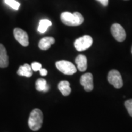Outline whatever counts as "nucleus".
<instances>
[{
	"instance_id": "obj_1",
	"label": "nucleus",
	"mask_w": 132,
	"mask_h": 132,
	"mask_svg": "<svg viewBox=\"0 0 132 132\" xmlns=\"http://www.w3.org/2000/svg\"><path fill=\"white\" fill-rule=\"evenodd\" d=\"M61 20L64 24L70 26H79L84 21L83 16L78 12L73 14L69 12L62 13L61 15Z\"/></svg>"
},
{
	"instance_id": "obj_2",
	"label": "nucleus",
	"mask_w": 132,
	"mask_h": 132,
	"mask_svg": "<svg viewBox=\"0 0 132 132\" xmlns=\"http://www.w3.org/2000/svg\"><path fill=\"white\" fill-rule=\"evenodd\" d=\"M43 113L40 110L35 108L31 112L28 119L29 127L32 131H37L41 128L43 123Z\"/></svg>"
},
{
	"instance_id": "obj_3",
	"label": "nucleus",
	"mask_w": 132,
	"mask_h": 132,
	"mask_svg": "<svg viewBox=\"0 0 132 132\" xmlns=\"http://www.w3.org/2000/svg\"><path fill=\"white\" fill-rule=\"evenodd\" d=\"M57 69L65 75H73L77 72V68L72 62L62 60L56 62Z\"/></svg>"
},
{
	"instance_id": "obj_4",
	"label": "nucleus",
	"mask_w": 132,
	"mask_h": 132,
	"mask_svg": "<svg viewBox=\"0 0 132 132\" xmlns=\"http://www.w3.org/2000/svg\"><path fill=\"white\" fill-rule=\"evenodd\" d=\"M92 43V38L90 36L85 35L77 39L74 42V46L77 51L82 52L91 47Z\"/></svg>"
},
{
	"instance_id": "obj_5",
	"label": "nucleus",
	"mask_w": 132,
	"mask_h": 132,
	"mask_svg": "<svg viewBox=\"0 0 132 132\" xmlns=\"http://www.w3.org/2000/svg\"><path fill=\"white\" fill-rule=\"evenodd\" d=\"M108 81L115 88L120 89L123 86V81L120 72L116 70L110 71L108 75Z\"/></svg>"
},
{
	"instance_id": "obj_6",
	"label": "nucleus",
	"mask_w": 132,
	"mask_h": 132,
	"mask_svg": "<svg viewBox=\"0 0 132 132\" xmlns=\"http://www.w3.org/2000/svg\"><path fill=\"white\" fill-rule=\"evenodd\" d=\"M111 32L113 37L118 42H123L126 38V32L125 29L118 23H114L111 26Z\"/></svg>"
},
{
	"instance_id": "obj_7",
	"label": "nucleus",
	"mask_w": 132,
	"mask_h": 132,
	"mask_svg": "<svg viewBox=\"0 0 132 132\" xmlns=\"http://www.w3.org/2000/svg\"><path fill=\"white\" fill-rule=\"evenodd\" d=\"M15 39L23 47H27L29 45V37L28 34L21 28H16L14 29Z\"/></svg>"
},
{
	"instance_id": "obj_8",
	"label": "nucleus",
	"mask_w": 132,
	"mask_h": 132,
	"mask_svg": "<svg viewBox=\"0 0 132 132\" xmlns=\"http://www.w3.org/2000/svg\"><path fill=\"white\" fill-rule=\"evenodd\" d=\"M80 83L86 91L90 92L94 88L93 75L90 73H86L82 75L80 78Z\"/></svg>"
},
{
	"instance_id": "obj_9",
	"label": "nucleus",
	"mask_w": 132,
	"mask_h": 132,
	"mask_svg": "<svg viewBox=\"0 0 132 132\" xmlns=\"http://www.w3.org/2000/svg\"><path fill=\"white\" fill-rule=\"evenodd\" d=\"M9 65V57L6 48L0 44V67L6 68Z\"/></svg>"
},
{
	"instance_id": "obj_10",
	"label": "nucleus",
	"mask_w": 132,
	"mask_h": 132,
	"mask_svg": "<svg viewBox=\"0 0 132 132\" xmlns=\"http://www.w3.org/2000/svg\"><path fill=\"white\" fill-rule=\"evenodd\" d=\"M75 63L77 68L80 72H85L87 67V61L86 57L83 54H80L75 59Z\"/></svg>"
},
{
	"instance_id": "obj_11",
	"label": "nucleus",
	"mask_w": 132,
	"mask_h": 132,
	"mask_svg": "<svg viewBox=\"0 0 132 132\" xmlns=\"http://www.w3.org/2000/svg\"><path fill=\"white\" fill-rule=\"evenodd\" d=\"M55 42V39L52 37H45L39 41V47L42 50H47L51 47L52 44Z\"/></svg>"
},
{
	"instance_id": "obj_12",
	"label": "nucleus",
	"mask_w": 132,
	"mask_h": 132,
	"mask_svg": "<svg viewBox=\"0 0 132 132\" xmlns=\"http://www.w3.org/2000/svg\"><path fill=\"white\" fill-rule=\"evenodd\" d=\"M17 74L20 76H23L29 78L32 75V68L29 64H24L23 65H21L19 67L17 71Z\"/></svg>"
},
{
	"instance_id": "obj_13",
	"label": "nucleus",
	"mask_w": 132,
	"mask_h": 132,
	"mask_svg": "<svg viewBox=\"0 0 132 132\" xmlns=\"http://www.w3.org/2000/svg\"><path fill=\"white\" fill-rule=\"evenodd\" d=\"M58 89L64 96H68L71 92L70 82L67 81H61L58 85Z\"/></svg>"
},
{
	"instance_id": "obj_14",
	"label": "nucleus",
	"mask_w": 132,
	"mask_h": 132,
	"mask_svg": "<svg viewBox=\"0 0 132 132\" xmlns=\"http://www.w3.org/2000/svg\"><path fill=\"white\" fill-rule=\"evenodd\" d=\"M36 88L38 91L47 92L49 90V86L45 79L39 78L36 82Z\"/></svg>"
},
{
	"instance_id": "obj_15",
	"label": "nucleus",
	"mask_w": 132,
	"mask_h": 132,
	"mask_svg": "<svg viewBox=\"0 0 132 132\" xmlns=\"http://www.w3.org/2000/svg\"><path fill=\"white\" fill-rule=\"evenodd\" d=\"M52 25V22L48 19H42L39 21L38 31L40 33H45L47 29Z\"/></svg>"
},
{
	"instance_id": "obj_16",
	"label": "nucleus",
	"mask_w": 132,
	"mask_h": 132,
	"mask_svg": "<svg viewBox=\"0 0 132 132\" xmlns=\"http://www.w3.org/2000/svg\"><path fill=\"white\" fill-rule=\"evenodd\" d=\"M4 3L14 10H19L20 4L15 0H4Z\"/></svg>"
},
{
	"instance_id": "obj_17",
	"label": "nucleus",
	"mask_w": 132,
	"mask_h": 132,
	"mask_svg": "<svg viewBox=\"0 0 132 132\" xmlns=\"http://www.w3.org/2000/svg\"><path fill=\"white\" fill-rule=\"evenodd\" d=\"M125 106L126 107L128 114L130 116L132 117V99H130L125 102Z\"/></svg>"
},
{
	"instance_id": "obj_18",
	"label": "nucleus",
	"mask_w": 132,
	"mask_h": 132,
	"mask_svg": "<svg viewBox=\"0 0 132 132\" xmlns=\"http://www.w3.org/2000/svg\"><path fill=\"white\" fill-rule=\"evenodd\" d=\"M31 68H32V71H35V72H36V71L39 70L41 68H42V65H41V64L39 63V62H34L31 64Z\"/></svg>"
},
{
	"instance_id": "obj_19",
	"label": "nucleus",
	"mask_w": 132,
	"mask_h": 132,
	"mask_svg": "<svg viewBox=\"0 0 132 132\" xmlns=\"http://www.w3.org/2000/svg\"><path fill=\"white\" fill-rule=\"evenodd\" d=\"M39 71H40V75H42V76H46V75H47L48 72H47V70H46L45 69L41 68L40 70H39Z\"/></svg>"
},
{
	"instance_id": "obj_20",
	"label": "nucleus",
	"mask_w": 132,
	"mask_h": 132,
	"mask_svg": "<svg viewBox=\"0 0 132 132\" xmlns=\"http://www.w3.org/2000/svg\"><path fill=\"white\" fill-rule=\"evenodd\" d=\"M100 2L103 6H106L108 4V0H97Z\"/></svg>"
},
{
	"instance_id": "obj_21",
	"label": "nucleus",
	"mask_w": 132,
	"mask_h": 132,
	"mask_svg": "<svg viewBox=\"0 0 132 132\" xmlns=\"http://www.w3.org/2000/svg\"><path fill=\"white\" fill-rule=\"evenodd\" d=\"M131 53H132V48H131Z\"/></svg>"
}]
</instances>
